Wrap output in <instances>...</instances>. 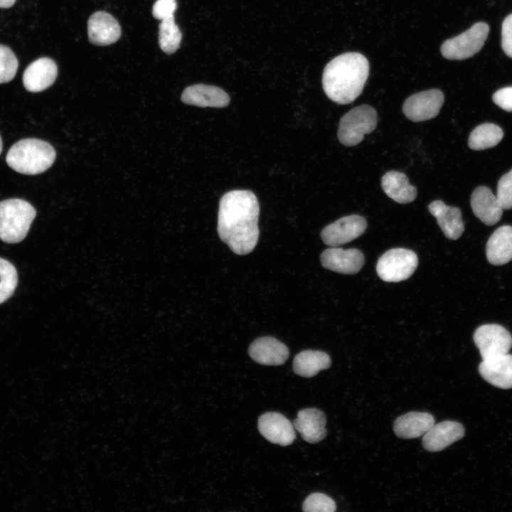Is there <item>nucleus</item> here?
Returning a JSON list of instances; mask_svg holds the SVG:
<instances>
[{
	"label": "nucleus",
	"mask_w": 512,
	"mask_h": 512,
	"mask_svg": "<svg viewBox=\"0 0 512 512\" xmlns=\"http://www.w3.org/2000/svg\"><path fill=\"white\" fill-rule=\"evenodd\" d=\"M503 137L502 129L493 123L477 126L470 134L468 145L473 150H483L495 146Z\"/></svg>",
	"instance_id": "26"
},
{
	"label": "nucleus",
	"mask_w": 512,
	"mask_h": 512,
	"mask_svg": "<svg viewBox=\"0 0 512 512\" xmlns=\"http://www.w3.org/2000/svg\"><path fill=\"white\" fill-rule=\"evenodd\" d=\"M176 8V0H156L152 8V15L162 21L173 16Z\"/></svg>",
	"instance_id": "32"
},
{
	"label": "nucleus",
	"mask_w": 512,
	"mask_h": 512,
	"mask_svg": "<svg viewBox=\"0 0 512 512\" xmlns=\"http://www.w3.org/2000/svg\"><path fill=\"white\" fill-rule=\"evenodd\" d=\"M381 186L385 194L399 203H408L417 196V189L407 176L400 171H390L381 178Z\"/></svg>",
	"instance_id": "24"
},
{
	"label": "nucleus",
	"mask_w": 512,
	"mask_h": 512,
	"mask_svg": "<svg viewBox=\"0 0 512 512\" xmlns=\"http://www.w3.org/2000/svg\"><path fill=\"white\" fill-rule=\"evenodd\" d=\"M257 427L260 434L273 444L288 446L296 438L293 424L279 412H267L262 415L258 419Z\"/></svg>",
	"instance_id": "11"
},
{
	"label": "nucleus",
	"mask_w": 512,
	"mask_h": 512,
	"mask_svg": "<svg viewBox=\"0 0 512 512\" xmlns=\"http://www.w3.org/2000/svg\"><path fill=\"white\" fill-rule=\"evenodd\" d=\"M463 425L455 421L446 420L432 426L422 437V446L429 452H439L461 439L464 435Z\"/></svg>",
	"instance_id": "14"
},
{
	"label": "nucleus",
	"mask_w": 512,
	"mask_h": 512,
	"mask_svg": "<svg viewBox=\"0 0 512 512\" xmlns=\"http://www.w3.org/2000/svg\"><path fill=\"white\" fill-rule=\"evenodd\" d=\"M159 28L161 49L168 55L175 53L180 47L182 33L175 23L174 15L162 20Z\"/></svg>",
	"instance_id": "27"
},
{
	"label": "nucleus",
	"mask_w": 512,
	"mask_h": 512,
	"mask_svg": "<svg viewBox=\"0 0 512 512\" xmlns=\"http://www.w3.org/2000/svg\"><path fill=\"white\" fill-rule=\"evenodd\" d=\"M336 509L334 501L322 493L310 494L302 505V510L305 512H334Z\"/></svg>",
	"instance_id": "30"
},
{
	"label": "nucleus",
	"mask_w": 512,
	"mask_h": 512,
	"mask_svg": "<svg viewBox=\"0 0 512 512\" xmlns=\"http://www.w3.org/2000/svg\"><path fill=\"white\" fill-rule=\"evenodd\" d=\"M494 102L507 112H512V86L498 90L492 97Z\"/></svg>",
	"instance_id": "34"
},
{
	"label": "nucleus",
	"mask_w": 512,
	"mask_h": 512,
	"mask_svg": "<svg viewBox=\"0 0 512 512\" xmlns=\"http://www.w3.org/2000/svg\"><path fill=\"white\" fill-rule=\"evenodd\" d=\"M259 214V202L251 191L233 190L221 197L217 230L234 253L247 255L255 247L260 234Z\"/></svg>",
	"instance_id": "1"
},
{
	"label": "nucleus",
	"mask_w": 512,
	"mask_h": 512,
	"mask_svg": "<svg viewBox=\"0 0 512 512\" xmlns=\"http://www.w3.org/2000/svg\"><path fill=\"white\" fill-rule=\"evenodd\" d=\"M479 372L486 381L495 387L512 388V355L506 353L482 360Z\"/></svg>",
	"instance_id": "17"
},
{
	"label": "nucleus",
	"mask_w": 512,
	"mask_h": 512,
	"mask_svg": "<svg viewBox=\"0 0 512 512\" xmlns=\"http://www.w3.org/2000/svg\"><path fill=\"white\" fill-rule=\"evenodd\" d=\"M18 283L15 267L8 260L0 257V304L14 294Z\"/></svg>",
	"instance_id": "28"
},
{
	"label": "nucleus",
	"mask_w": 512,
	"mask_h": 512,
	"mask_svg": "<svg viewBox=\"0 0 512 512\" xmlns=\"http://www.w3.org/2000/svg\"><path fill=\"white\" fill-rule=\"evenodd\" d=\"M326 417L323 411L316 408H306L297 412L293 425L303 439L314 444L326 437Z\"/></svg>",
	"instance_id": "20"
},
{
	"label": "nucleus",
	"mask_w": 512,
	"mask_h": 512,
	"mask_svg": "<svg viewBox=\"0 0 512 512\" xmlns=\"http://www.w3.org/2000/svg\"><path fill=\"white\" fill-rule=\"evenodd\" d=\"M36 210L28 202L10 198L0 202V239L6 243L23 240L35 218Z\"/></svg>",
	"instance_id": "4"
},
{
	"label": "nucleus",
	"mask_w": 512,
	"mask_h": 512,
	"mask_svg": "<svg viewBox=\"0 0 512 512\" xmlns=\"http://www.w3.org/2000/svg\"><path fill=\"white\" fill-rule=\"evenodd\" d=\"M55 156V151L49 143L28 138L19 140L9 149L6 161L18 173L36 175L48 169Z\"/></svg>",
	"instance_id": "3"
},
{
	"label": "nucleus",
	"mask_w": 512,
	"mask_h": 512,
	"mask_svg": "<svg viewBox=\"0 0 512 512\" xmlns=\"http://www.w3.org/2000/svg\"><path fill=\"white\" fill-rule=\"evenodd\" d=\"M320 260L321 265L326 269L338 273L353 274L363 267L364 256L356 248L344 250L338 247H331L321 253Z\"/></svg>",
	"instance_id": "12"
},
{
	"label": "nucleus",
	"mask_w": 512,
	"mask_h": 512,
	"mask_svg": "<svg viewBox=\"0 0 512 512\" xmlns=\"http://www.w3.org/2000/svg\"><path fill=\"white\" fill-rule=\"evenodd\" d=\"M443 92L431 89L414 94L403 103L402 112L412 122H422L435 117L444 103Z\"/></svg>",
	"instance_id": "9"
},
{
	"label": "nucleus",
	"mask_w": 512,
	"mask_h": 512,
	"mask_svg": "<svg viewBox=\"0 0 512 512\" xmlns=\"http://www.w3.org/2000/svg\"><path fill=\"white\" fill-rule=\"evenodd\" d=\"M434 425V418L431 414L410 412L395 420L393 430L398 437L412 439L423 435Z\"/></svg>",
	"instance_id": "23"
},
{
	"label": "nucleus",
	"mask_w": 512,
	"mask_h": 512,
	"mask_svg": "<svg viewBox=\"0 0 512 512\" xmlns=\"http://www.w3.org/2000/svg\"><path fill=\"white\" fill-rule=\"evenodd\" d=\"M58 68L55 61L49 58H40L32 62L23 75V84L26 90L41 92L55 82Z\"/></svg>",
	"instance_id": "15"
},
{
	"label": "nucleus",
	"mask_w": 512,
	"mask_h": 512,
	"mask_svg": "<svg viewBox=\"0 0 512 512\" xmlns=\"http://www.w3.org/2000/svg\"><path fill=\"white\" fill-rule=\"evenodd\" d=\"M16 0H0V8H10L14 4Z\"/></svg>",
	"instance_id": "35"
},
{
	"label": "nucleus",
	"mask_w": 512,
	"mask_h": 512,
	"mask_svg": "<svg viewBox=\"0 0 512 512\" xmlns=\"http://www.w3.org/2000/svg\"><path fill=\"white\" fill-rule=\"evenodd\" d=\"M418 265L417 255L405 248H393L386 251L378 259L376 271L385 282H398L409 278Z\"/></svg>",
	"instance_id": "7"
},
{
	"label": "nucleus",
	"mask_w": 512,
	"mask_h": 512,
	"mask_svg": "<svg viewBox=\"0 0 512 512\" xmlns=\"http://www.w3.org/2000/svg\"><path fill=\"white\" fill-rule=\"evenodd\" d=\"M428 209L447 238L457 240L462 235L464 225L459 208L437 200L430 203Z\"/></svg>",
	"instance_id": "21"
},
{
	"label": "nucleus",
	"mask_w": 512,
	"mask_h": 512,
	"mask_svg": "<svg viewBox=\"0 0 512 512\" xmlns=\"http://www.w3.org/2000/svg\"><path fill=\"white\" fill-rule=\"evenodd\" d=\"M501 47L506 55L512 58V14L507 16L502 23Z\"/></svg>",
	"instance_id": "33"
},
{
	"label": "nucleus",
	"mask_w": 512,
	"mask_h": 512,
	"mask_svg": "<svg viewBox=\"0 0 512 512\" xmlns=\"http://www.w3.org/2000/svg\"><path fill=\"white\" fill-rule=\"evenodd\" d=\"M471 207L474 214L484 224L493 225L498 223L503 213V207L491 189L479 186L471 196Z\"/></svg>",
	"instance_id": "19"
},
{
	"label": "nucleus",
	"mask_w": 512,
	"mask_h": 512,
	"mask_svg": "<svg viewBox=\"0 0 512 512\" xmlns=\"http://www.w3.org/2000/svg\"><path fill=\"white\" fill-rule=\"evenodd\" d=\"M251 358L265 366H279L288 358L289 351L286 345L271 336L255 339L248 348Z\"/></svg>",
	"instance_id": "16"
},
{
	"label": "nucleus",
	"mask_w": 512,
	"mask_h": 512,
	"mask_svg": "<svg viewBox=\"0 0 512 512\" xmlns=\"http://www.w3.org/2000/svg\"><path fill=\"white\" fill-rule=\"evenodd\" d=\"M331 361L325 352L316 350L301 351L294 358V372L304 378L316 375L320 370L329 368Z\"/></svg>",
	"instance_id": "25"
},
{
	"label": "nucleus",
	"mask_w": 512,
	"mask_h": 512,
	"mask_svg": "<svg viewBox=\"0 0 512 512\" xmlns=\"http://www.w3.org/2000/svg\"><path fill=\"white\" fill-rule=\"evenodd\" d=\"M18 66V62L13 51L8 46L0 45V84L13 80Z\"/></svg>",
	"instance_id": "29"
},
{
	"label": "nucleus",
	"mask_w": 512,
	"mask_h": 512,
	"mask_svg": "<svg viewBox=\"0 0 512 512\" xmlns=\"http://www.w3.org/2000/svg\"><path fill=\"white\" fill-rule=\"evenodd\" d=\"M486 258L494 265H501L512 260V226L497 228L489 238L486 246Z\"/></svg>",
	"instance_id": "22"
},
{
	"label": "nucleus",
	"mask_w": 512,
	"mask_h": 512,
	"mask_svg": "<svg viewBox=\"0 0 512 512\" xmlns=\"http://www.w3.org/2000/svg\"><path fill=\"white\" fill-rule=\"evenodd\" d=\"M496 197L503 209L512 208V169L498 181Z\"/></svg>",
	"instance_id": "31"
},
{
	"label": "nucleus",
	"mask_w": 512,
	"mask_h": 512,
	"mask_svg": "<svg viewBox=\"0 0 512 512\" xmlns=\"http://www.w3.org/2000/svg\"><path fill=\"white\" fill-rule=\"evenodd\" d=\"M377 112L371 106L362 105L346 113L340 119L338 129L339 142L346 146L359 144L367 134L376 127Z\"/></svg>",
	"instance_id": "5"
},
{
	"label": "nucleus",
	"mask_w": 512,
	"mask_h": 512,
	"mask_svg": "<svg viewBox=\"0 0 512 512\" xmlns=\"http://www.w3.org/2000/svg\"><path fill=\"white\" fill-rule=\"evenodd\" d=\"M1 151H2V140L0 137V154H1Z\"/></svg>",
	"instance_id": "36"
},
{
	"label": "nucleus",
	"mask_w": 512,
	"mask_h": 512,
	"mask_svg": "<svg viewBox=\"0 0 512 512\" xmlns=\"http://www.w3.org/2000/svg\"><path fill=\"white\" fill-rule=\"evenodd\" d=\"M473 339L482 360L508 353L512 347V336L503 326L491 324L478 327Z\"/></svg>",
	"instance_id": "8"
},
{
	"label": "nucleus",
	"mask_w": 512,
	"mask_h": 512,
	"mask_svg": "<svg viewBox=\"0 0 512 512\" xmlns=\"http://www.w3.org/2000/svg\"><path fill=\"white\" fill-rule=\"evenodd\" d=\"M489 32V26L487 23H476L466 31L445 41L441 46V53L449 60L469 58L481 49Z\"/></svg>",
	"instance_id": "6"
},
{
	"label": "nucleus",
	"mask_w": 512,
	"mask_h": 512,
	"mask_svg": "<svg viewBox=\"0 0 512 512\" xmlns=\"http://www.w3.org/2000/svg\"><path fill=\"white\" fill-rule=\"evenodd\" d=\"M183 103L201 107H225L229 105L230 97L221 88L204 84L186 87L181 95Z\"/></svg>",
	"instance_id": "18"
},
{
	"label": "nucleus",
	"mask_w": 512,
	"mask_h": 512,
	"mask_svg": "<svg viewBox=\"0 0 512 512\" xmlns=\"http://www.w3.org/2000/svg\"><path fill=\"white\" fill-rule=\"evenodd\" d=\"M122 33L117 19L105 11H97L87 21L90 42L96 46H108L117 41Z\"/></svg>",
	"instance_id": "13"
},
{
	"label": "nucleus",
	"mask_w": 512,
	"mask_h": 512,
	"mask_svg": "<svg viewBox=\"0 0 512 512\" xmlns=\"http://www.w3.org/2000/svg\"><path fill=\"white\" fill-rule=\"evenodd\" d=\"M366 227L367 223L363 217L350 215L326 226L321 232V237L326 245L338 247L361 235Z\"/></svg>",
	"instance_id": "10"
},
{
	"label": "nucleus",
	"mask_w": 512,
	"mask_h": 512,
	"mask_svg": "<svg viewBox=\"0 0 512 512\" xmlns=\"http://www.w3.org/2000/svg\"><path fill=\"white\" fill-rule=\"evenodd\" d=\"M368 75L369 63L363 55L356 52L343 53L325 66L322 75L324 91L337 104L351 103L362 92Z\"/></svg>",
	"instance_id": "2"
}]
</instances>
